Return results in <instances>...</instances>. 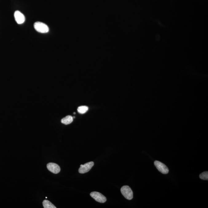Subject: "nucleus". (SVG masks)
Instances as JSON below:
<instances>
[{
	"instance_id": "obj_1",
	"label": "nucleus",
	"mask_w": 208,
	"mask_h": 208,
	"mask_svg": "<svg viewBox=\"0 0 208 208\" xmlns=\"http://www.w3.org/2000/svg\"><path fill=\"white\" fill-rule=\"evenodd\" d=\"M35 29L38 32L46 33L49 31V28L46 24L41 22H37L34 24Z\"/></svg>"
},
{
	"instance_id": "obj_2",
	"label": "nucleus",
	"mask_w": 208,
	"mask_h": 208,
	"mask_svg": "<svg viewBox=\"0 0 208 208\" xmlns=\"http://www.w3.org/2000/svg\"><path fill=\"white\" fill-rule=\"evenodd\" d=\"M121 194L126 199L131 200L133 198V192L128 186H122L121 189Z\"/></svg>"
},
{
	"instance_id": "obj_3",
	"label": "nucleus",
	"mask_w": 208,
	"mask_h": 208,
	"mask_svg": "<svg viewBox=\"0 0 208 208\" xmlns=\"http://www.w3.org/2000/svg\"><path fill=\"white\" fill-rule=\"evenodd\" d=\"M90 196L96 201L101 203H104L107 201L106 197L100 192H93L91 193Z\"/></svg>"
},
{
	"instance_id": "obj_4",
	"label": "nucleus",
	"mask_w": 208,
	"mask_h": 208,
	"mask_svg": "<svg viewBox=\"0 0 208 208\" xmlns=\"http://www.w3.org/2000/svg\"><path fill=\"white\" fill-rule=\"evenodd\" d=\"M154 165L157 169L162 174H168L169 169L166 165L158 161H155L154 162Z\"/></svg>"
},
{
	"instance_id": "obj_5",
	"label": "nucleus",
	"mask_w": 208,
	"mask_h": 208,
	"mask_svg": "<svg viewBox=\"0 0 208 208\" xmlns=\"http://www.w3.org/2000/svg\"><path fill=\"white\" fill-rule=\"evenodd\" d=\"M94 163L93 162H90L85 163L84 165H80V167L79 169V172L80 174H84L90 171L93 166Z\"/></svg>"
},
{
	"instance_id": "obj_6",
	"label": "nucleus",
	"mask_w": 208,
	"mask_h": 208,
	"mask_svg": "<svg viewBox=\"0 0 208 208\" xmlns=\"http://www.w3.org/2000/svg\"><path fill=\"white\" fill-rule=\"evenodd\" d=\"M15 21L18 24H23L25 21V17L19 10H16L14 14Z\"/></svg>"
},
{
	"instance_id": "obj_7",
	"label": "nucleus",
	"mask_w": 208,
	"mask_h": 208,
	"mask_svg": "<svg viewBox=\"0 0 208 208\" xmlns=\"http://www.w3.org/2000/svg\"><path fill=\"white\" fill-rule=\"evenodd\" d=\"M48 169L52 173L54 174H58L60 172L61 168L57 164L53 163H49L47 165Z\"/></svg>"
},
{
	"instance_id": "obj_8",
	"label": "nucleus",
	"mask_w": 208,
	"mask_h": 208,
	"mask_svg": "<svg viewBox=\"0 0 208 208\" xmlns=\"http://www.w3.org/2000/svg\"><path fill=\"white\" fill-rule=\"evenodd\" d=\"M73 120V118L71 116H67L61 120V122L66 125L71 124Z\"/></svg>"
},
{
	"instance_id": "obj_9",
	"label": "nucleus",
	"mask_w": 208,
	"mask_h": 208,
	"mask_svg": "<svg viewBox=\"0 0 208 208\" xmlns=\"http://www.w3.org/2000/svg\"><path fill=\"white\" fill-rule=\"evenodd\" d=\"M44 207L45 208H56L55 206L51 202L48 200H44L42 202Z\"/></svg>"
},
{
	"instance_id": "obj_10",
	"label": "nucleus",
	"mask_w": 208,
	"mask_h": 208,
	"mask_svg": "<svg viewBox=\"0 0 208 208\" xmlns=\"http://www.w3.org/2000/svg\"><path fill=\"white\" fill-rule=\"evenodd\" d=\"M88 110V108L87 106H82L78 107L77 108V112L79 113L84 114L86 113Z\"/></svg>"
},
{
	"instance_id": "obj_11",
	"label": "nucleus",
	"mask_w": 208,
	"mask_h": 208,
	"mask_svg": "<svg viewBox=\"0 0 208 208\" xmlns=\"http://www.w3.org/2000/svg\"><path fill=\"white\" fill-rule=\"evenodd\" d=\"M200 178L203 180H208V172L205 171L199 175Z\"/></svg>"
}]
</instances>
